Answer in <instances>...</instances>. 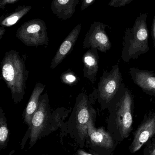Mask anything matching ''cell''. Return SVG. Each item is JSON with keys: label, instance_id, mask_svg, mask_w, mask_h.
Here are the masks:
<instances>
[{"label": "cell", "instance_id": "6da1fadb", "mask_svg": "<svg viewBox=\"0 0 155 155\" xmlns=\"http://www.w3.org/2000/svg\"><path fill=\"white\" fill-rule=\"evenodd\" d=\"M134 107L133 95L123 83L107 108L110 114L108 127L122 138H127L132 132Z\"/></svg>", "mask_w": 155, "mask_h": 155}, {"label": "cell", "instance_id": "7a4b0ae2", "mask_svg": "<svg viewBox=\"0 0 155 155\" xmlns=\"http://www.w3.org/2000/svg\"><path fill=\"white\" fill-rule=\"evenodd\" d=\"M1 69L2 77L10 89L12 99L15 104L20 103L25 94L29 73L25 60L19 52L11 50L5 54L1 62Z\"/></svg>", "mask_w": 155, "mask_h": 155}, {"label": "cell", "instance_id": "3957f363", "mask_svg": "<svg viewBox=\"0 0 155 155\" xmlns=\"http://www.w3.org/2000/svg\"><path fill=\"white\" fill-rule=\"evenodd\" d=\"M147 17V14H141L136 19L133 27L127 28L125 32L121 54V58L125 62L138 59L150 50Z\"/></svg>", "mask_w": 155, "mask_h": 155}, {"label": "cell", "instance_id": "277c9868", "mask_svg": "<svg viewBox=\"0 0 155 155\" xmlns=\"http://www.w3.org/2000/svg\"><path fill=\"white\" fill-rule=\"evenodd\" d=\"M72 110L64 107L52 111L47 93L41 95L38 108L32 118L30 129V145L33 146L49 125L59 123Z\"/></svg>", "mask_w": 155, "mask_h": 155}, {"label": "cell", "instance_id": "5b68a950", "mask_svg": "<svg viewBox=\"0 0 155 155\" xmlns=\"http://www.w3.org/2000/svg\"><path fill=\"white\" fill-rule=\"evenodd\" d=\"M123 83V75L118 64L113 65L110 71H103L96 90L101 110L108 108Z\"/></svg>", "mask_w": 155, "mask_h": 155}, {"label": "cell", "instance_id": "8992f818", "mask_svg": "<svg viewBox=\"0 0 155 155\" xmlns=\"http://www.w3.org/2000/svg\"><path fill=\"white\" fill-rule=\"evenodd\" d=\"M16 36L27 46L47 45L49 42L45 22L40 19L25 22L17 29Z\"/></svg>", "mask_w": 155, "mask_h": 155}, {"label": "cell", "instance_id": "52a82bcc", "mask_svg": "<svg viewBox=\"0 0 155 155\" xmlns=\"http://www.w3.org/2000/svg\"><path fill=\"white\" fill-rule=\"evenodd\" d=\"M96 112L88 96L83 93L79 94L76 98L71 119L75 122L80 135L84 137L88 135L87 124L93 114Z\"/></svg>", "mask_w": 155, "mask_h": 155}, {"label": "cell", "instance_id": "ba28073f", "mask_svg": "<svg viewBox=\"0 0 155 155\" xmlns=\"http://www.w3.org/2000/svg\"><path fill=\"white\" fill-rule=\"evenodd\" d=\"M106 25L94 21L88 30L83 41V48H96L102 52H106L112 47V43L106 32Z\"/></svg>", "mask_w": 155, "mask_h": 155}, {"label": "cell", "instance_id": "9c48e42d", "mask_svg": "<svg viewBox=\"0 0 155 155\" xmlns=\"http://www.w3.org/2000/svg\"><path fill=\"white\" fill-rule=\"evenodd\" d=\"M155 136V112L149 111L134 133L133 139L129 149L133 153H136Z\"/></svg>", "mask_w": 155, "mask_h": 155}, {"label": "cell", "instance_id": "30bf717a", "mask_svg": "<svg viewBox=\"0 0 155 155\" xmlns=\"http://www.w3.org/2000/svg\"><path fill=\"white\" fill-rule=\"evenodd\" d=\"M129 73L134 84L144 93L155 97V73L153 71L132 67Z\"/></svg>", "mask_w": 155, "mask_h": 155}, {"label": "cell", "instance_id": "8fae6325", "mask_svg": "<svg viewBox=\"0 0 155 155\" xmlns=\"http://www.w3.org/2000/svg\"><path fill=\"white\" fill-rule=\"evenodd\" d=\"M96 112L93 114L87 124V133L93 145L102 148L110 149L114 146L113 140L111 134L103 127L96 128L94 121Z\"/></svg>", "mask_w": 155, "mask_h": 155}, {"label": "cell", "instance_id": "7c38bea8", "mask_svg": "<svg viewBox=\"0 0 155 155\" xmlns=\"http://www.w3.org/2000/svg\"><path fill=\"white\" fill-rule=\"evenodd\" d=\"M81 29L82 24L80 23L75 26L66 36L53 58L50 66L51 69L56 68L71 52L78 39Z\"/></svg>", "mask_w": 155, "mask_h": 155}, {"label": "cell", "instance_id": "4fadbf2b", "mask_svg": "<svg viewBox=\"0 0 155 155\" xmlns=\"http://www.w3.org/2000/svg\"><path fill=\"white\" fill-rule=\"evenodd\" d=\"M79 2L80 0H52L51 10L57 18L65 21L73 16Z\"/></svg>", "mask_w": 155, "mask_h": 155}, {"label": "cell", "instance_id": "5bb4252c", "mask_svg": "<svg viewBox=\"0 0 155 155\" xmlns=\"http://www.w3.org/2000/svg\"><path fill=\"white\" fill-rule=\"evenodd\" d=\"M96 48H90L83 55L84 76L93 84L96 81L98 71L99 55Z\"/></svg>", "mask_w": 155, "mask_h": 155}, {"label": "cell", "instance_id": "9a60e30c", "mask_svg": "<svg viewBox=\"0 0 155 155\" xmlns=\"http://www.w3.org/2000/svg\"><path fill=\"white\" fill-rule=\"evenodd\" d=\"M45 87V85L38 83L35 84L28 101L25 113L24 122L30 126L32 118L37 110L39 99Z\"/></svg>", "mask_w": 155, "mask_h": 155}, {"label": "cell", "instance_id": "2e32d148", "mask_svg": "<svg viewBox=\"0 0 155 155\" xmlns=\"http://www.w3.org/2000/svg\"><path fill=\"white\" fill-rule=\"evenodd\" d=\"M32 8L31 5H19L14 12L1 17V25L5 27L12 26L26 15Z\"/></svg>", "mask_w": 155, "mask_h": 155}, {"label": "cell", "instance_id": "e0dca14e", "mask_svg": "<svg viewBox=\"0 0 155 155\" xmlns=\"http://www.w3.org/2000/svg\"><path fill=\"white\" fill-rule=\"evenodd\" d=\"M9 135L6 117L3 110L0 107V145L1 148L5 145Z\"/></svg>", "mask_w": 155, "mask_h": 155}, {"label": "cell", "instance_id": "ac0fdd59", "mask_svg": "<svg viewBox=\"0 0 155 155\" xmlns=\"http://www.w3.org/2000/svg\"><path fill=\"white\" fill-rule=\"evenodd\" d=\"M62 82L67 84H73L76 82V78L72 73L68 72L63 74L61 77Z\"/></svg>", "mask_w": 155, "mask_h": 155}, {"label": "cell", "instance_id": "d6986e66", "mask_svg": "<svg viewBox=\"0 0 155 155\" xmlns=\"http://www.w3.org/2000/svg\"><path fill=\"white\" fill-rule=\"evenodd\" d=\"M133 0H111L108 5L111 7H121L131 3Z\"/></svg>", "mask_w": 155, "mask_h": 155}, {"label": "cell", "instance_id": "ffe728a7", "mask_svg": "<svg viewBox=\"0 0 155 155\" xmlns=\"http://www.w3.org/2000/svg\"><path fill=\"white\" fill-rule=\"evenodd\" d=\"M147 145L144 151V155H155V137Z\"/></svg>", "mask_w": 155, "mask_h": 155}, {"label": "cell", "instance_id": "44dd1931", "mask_svg": "<svg viewBox=\"0 0 155 155\" xmlns=\"http://www.w3.org/2000/svg\"><path fill=\"white\" fill-rule=\"evenodd\" d=\"M19 0H0V9L4 10L7 4L15 3Z\"/></svg>", "mask_w": 155, "mask_h": 155}, {"label": "cell", "instance_id": "7402d4cb", "mask_svg": "<svg viewBox=\"0 0 155 155\" xmlns=\"http://www.w3.org/2000/svg\"><path fill=\"white\" fill-rule=\"evenodd\" d=\"M95 0H83L81 5V11H84L87 7L92 5Z\"/></svg>", "mask_w": 155, "mask_h": 155}, {"label": "cell", "instance_id": "603a6c76", "mask_svg": "<svg viewBox=\"0 0 155 155\" xmlns=\"http://www.w3.org/2000/svg\"><path fill=\"white\" fill-rule=\"evenodd\" d=\"M152 35L153 39L155 44V15L153 20V25H152Z\"/></svg>", "mask_w": 155, "mask_h": 155}, {"label": "cell", "instance_id": "cb8c5ba5", "mask_svg": "<svg viewBox=\"0 0 155 155\" xmlns=\"http://www.w3.org/2000/svg\"><path fill=\"white\" fill-rule=\"evenodd\" d=\"M5 26H2L1 25L0 27V40L2 38L3 36L4 35L5 31Z\"/></svg>", "mask_w": 155, "mask_h": 155}, {"label": "cell", "instance_id": "d4e9b609", "mask_svg": "<svg viewBox=\"0 0 155 155\" xmlns=\"http://www.w3.org/2000/svg\"><path fill=\"white\" fill-rule=\"evenodd\" d=\"M77 153H78V155H93L86 153V152L82 150H78Z\"/></svg>", "mask_w": 155, "mask_h": 155}, {"label": "cell", "instance_id": "484cf974", "mask_svg": "<svg viewBox=\"0 0 155 155\" xmlns=\"http://www.w3.org/2000/svg\"><path fill=\"white\" fill-rule=\"evenodd\" d=\"M94 155H102L96 153H93Z\"/></svg>", "mask_w": 155, "mask_h": 155}]
</instances>
